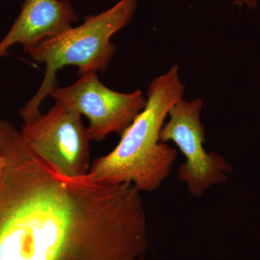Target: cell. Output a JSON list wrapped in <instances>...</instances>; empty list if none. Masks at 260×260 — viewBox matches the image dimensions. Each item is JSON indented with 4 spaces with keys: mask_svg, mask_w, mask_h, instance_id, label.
<instances>
[{
    "mask_svg": "<svg viewBox=\"0 0 260 260\" xmlns=\"http://www.w3.org/2000/svg\"><path fill=\"white\" fill-rule=\"evenodd\" d=\"M204 102L200 98L182 99L170 109L160 138L173 142L185 157L178 169V178L193 196L200 198L210 186L227 181L232 167L222 155L208 153L204 148L205 126L200 121Z\"/></svg>",
    "mask_w": 260,
    "mask_h": 260,
    "instance_id": "obj_5",
    "label": "cell"
},
{
    "mask_svg": "<svg viewBox=\"0 0 260 260\" xmlns=\"http://www.w3.org/2000/svg\"><path fill=\"white\" fill-rule=\"evenodd\" d=\"M232 1L234 6L241 8L246 7L249 9L256 8L260 3V0H232Z\"/></svg>",
    "mask_w": 260,
    "mask_h": 260,
    "instance_id": "obj_8",
    "label": "cell"
},
{
    "mask_svg": "<svg viewBox=\"0 0 260 260\" xmlns=\"http://www.w3.org/2000/svg\"><path fill=\"white\" fill-rule=\"evenodd\" d=\"M179 67L157 77L147 93L146 105L120 135L115 148L95 158L87 176L102 182L131 183L141 191L158 189L170 175L177 151L160 134L169 111L184 99Z\"/></svg>",
    "mask_w": 260,
    "mask_h": 260,
    "instance_id": "obj_2",
    "label": "cell"
},
{
    "mask_svg": "<svg viewBox=\"0 0 260 260\" xmlns=\"http://www.w3.org/2000/svg\"><path fill=\"white\" fill-rule=\"evenodd\" d=\"M5 167V159L4 156L0 153V184L3 179V174H4Z\"/></svg>",
    "mask_w": 260,
    "mask_h": 260,
    "instance_id": "obj_9",
    "label": "cell"
},
{
    "mask_svg": "<svg viewBox=\"0 0 260 260\" xmlns=\"http://www.w3.org/2000/svg\"><path fill=\"white\" fill-rule=\"evenodd\" d=\"M0 260H138L148 246L141 191L68 177L36 155L20 131L0 132Z\"/></svg>",
    "mask_w": 260,
    "mask_h": 260,
    "instance_id": "obj_1",
    "label": "cell"
},
{
    "mask_svg": "<svg viewBox=\"0 0 260 260\" xmlns=\"http://www.w3.org/2000/svg\"><path fill=\"white\" fill-rule=\"evenodd\" d=\"M139 1L119 0L110 9L85 16L79 26L72 27L58 37L24 50L35 62L46 66L39 90L19 114L24 121L41 114L43 101L57 87L59 70L73 65L78 68L81 76L108 69L116 51L111 39L130 23Z\"/></svg>",
    "mask_w": 260,
    "mask_h": 260,
    "instance_id": "obj_3",
    "label": "cell"
},
{
    "mask_svg": "<svg viewBox=\"0 0 260 260\" xmlns=\"http://www.w3.org/2000/svg\"><path fill=\"white\" fill-rule=\"evenodd\" d=\"M78 20L69 0H25L18 18L0 42V58L8 55L15 44L25 50L58 37Z\"/></svg>",
    "mask_w": 260,
    "mask_h": 260,
    "instance_id": "obj_7",
    "label": "cell"
},
{
    "mask_svg": "<svg viewBox=\"0 0 260 260\" xmlns=\"http://www.w3.org/2000/svg\"><path fill=\"white\" fill-rule=\"evenodd\" d=\"M49 96L87 116L89 138L96 141L104 140L112 133L122 134L147 103L141 90L115 91L100 81L97 73L81 75L68 86L56 87Z\"/></svg>",
    "mask_w": 260,
    "mask_h": 260,
    "instance_id": "obj_6",
    "label": "cell"
},
{
    "mask_svg": "<svg viewBox=\"0 0 260 260\" xmlns=\"http://www.w3.org/2000/svg\"><path fill=\"white\" fill-rule=\"evenodd\" d=\"M20 132L25 145L62 175L88 174L90 140L81 114L74 109L56 102L46 114L24 121Z\"/></svg>",
    "mask_w": 260,
    "mask_h": 260,
    "instance_id": "obj_4",
    "label": "cell"
}]
</instances>
